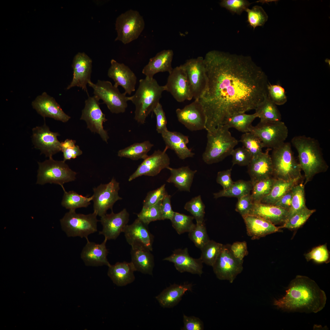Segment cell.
<instances>
[{
  "label": "cell",
  "instance_id": "obj_1",
  "mask_svg": "<svg viewBox=\"0 0 330 330\" xmlns=\"http://www.w3.org/2000/svg\"><path fill=\"white\" fill-rule=\"evenodd\" d=\"M207 82L198 100L207 131L234 115L254 109L267 95L266 75L249 56L216 50L204 58Z\"/></svg>",
  "mask_w": 330,
  "mask_h": 330
},
{
  "label": "cell",
  "instance_id": "obj_2",
  "mask_svg": "<svg viewBox=\"0 0 330 330\" xmlns=\"http://www.w3.org/2000/svg\"><path fill=\"white\" fill-rule=\"evenodd\" d=\"M324 292L309 277L297 275L290 282L285 295L274 300L273 305L287 312L317 313L326 303Z\"/></svg>",
  "mask_w": 330,
  "mask_h": 330
},
{
  "label": "cell",
  "instance_id": "obj_3",
  "mask_svg": "<svg viewBox=\"0 0 330 330\" xmlns=\"http://www.w3.org/2000/svg\"><path fill=\"white\" fill-rule=\"evenodd\" d=\"M291 142L298 152L299 163L306 178L305 184L316 174L326 171L328 166L324 160L318 141L305 135L294 137Z\"/></svg>",
  "mask_w": 330,
  "mask_h": 330
},
{
  "label": "cell",
  "instance_id": "obj_4",
  "mask_svg": "<svg viewBox=\"0 0 330 330\" xmlns=\"http://www.w3.org/2000/svg\"><path fill=\"white\" fill-rule=\"evenodd\" d=\"M165 86H160L154 78L145 77L140 79L138 87L130 101L134 105V119L143 124L146 119L159 103L163 92L166 91Z\"/></svg>",
  "mask_w": 330,
  "mask_h": 330
},
{
  "label": "cell",
  "instance_id": "obj_5",
  "mask_svg": "<svg viewBox=\"0 0 330 330\" xmlns=\"http://www.w3.org/2000/svg\"><path fill=\"white\" fill-rule=\"evenodd\" d=\"M226 125L219 126L207 131V142L202 154V159L206 164H211L222 161L231 155L238 143L233 137Z\"/></svg>",
  "mask_w": 330,
  "mask_h": 330
},
{
  "label": "cell",
  "instance_id": "obj_6",
  "mask_svg": "<svg viewBox=\"0 0 330 330\" xmlns=\"http://www.w3.org/2000/svg\"><path fill=\"white\" fill-rule=\"evenodd\" d=\"M272 149L270 156L273 166V175L277 179L289 181L302 178L301 169L294 157L290 143L285 142Z\"/></svg>",
  "mask_w": 330,
  "mask_h": 330
},
{
  "label": "cell",
  "instance_id": "obj_7",
  "mask_svg": "<svg viewBox=\"0 0 330 330\" xmlns=\"http://www.w3.org/2000/svg\"><path fill=\"white\" fill-rule=\"evenodd\" d=\"M38 166L36 184L41 185L49 183L60 185L64 191V184L74 181L77 173L71 169L63 161L56 160L52 158L42 162Z\"/></svg>",
  "mask_w": 330,
  "mask_h": 330
},
{
  "label": "cell",
  "instance_id": "obj_8",
  "mask_svg": "<svg viewBox=\"0 0 330 330\" xmlns=\"http://www.w3.org/2000/svg\"><path fill=\"white\" fill-rule=\"evenodd\" d=\"M94 211L84 215L69 210L60 220L61 228L68 237H79L87 240L89 235L97 231V223L100 221Z\"/></svg>",
  "mask_w": 330,
  "mask_h": 330
},
{
  "label": "cell",
  "instance_id": "obj_9",
  "mask_svg": "<svg viewBox=\"0 0 330 330\" xmlns=\"http://www.w3.org/2000/svg\"><path fill=\"white\" fill-rule=\"evenodd\" d=\"M88 85L93 88L94 95L101 100L112 113L118 114L125 111L127 102L130 101L131 97H127L124 93H120L118 87L110 82L99 79L96 83L90 81Z\"/></svg>",
  "mask_w": 330,
  "mask_h": 330
},
{
  "label": "cell",
  "instance_id": "obj_10",
  "mask_svg": "<svg viewBox=\"0 0 330 330\" xmlns=\"http://www.w3.org/2000/svg\"><path fill=\"white\" fill-rule=\"evenodd\" d=\"M145 26L144 18L137 10L130 9L121 14L117 18L115 29L117 36L115 41L124 44L137 39Z\"/></svg>",
  "mask_w": 330,
  "mask_h": 330
},
{
  "label": "cell",
  "instance_id": "obj_11",
  "mask_svg": "<svg viewBox=\"0 0 330 330\" xmlns=\"http://www.w3.org/2000/svg\"><path fill=\"white\" fill-rule=\"evenodd\" d=\"M249 130L259 138L264 147L272 149L278 147L285 142L288 132L287 127L281 121H260L255 126L251 125Z\"/></svg>",
  "mask_w": 330,
  "mask_h": 330
},
{
  "label": "cell",
  "instance_id": "obj_12",
  "mask_svg": "<svg viewBox=\"0 0 330 330\" xmlns=\"http://www.w3.org/2000/svg\"><path fill=\"white\" fill-rule=\"evenodd\" d=\"M243 260L236 258L230 249V245H223L221 251L212 266L217 277L232 283L243 271Z\"/></svg>",
  "mask_w": 330,
  "mask_h": 330
},
{
  "label": "cell",
  "instance_id": "obj_13",
  "mask_svg": "<svg viewBox=\"0 0 330 330\" xmlns=\"http://www.w3.org/2000/svg\"><path fill=\"white\" fill-rule=\"evenodd\" d=\"M184 70L195 100H198L204 93L207 79L204 58L201 57L190 59L181 65Z\"/></svg>",
  "mask_w": 330,
  "mask_h": 330
},
{
  "label": "cell",
  "instance_id": "obj_14",
  "mask_svg": "<svg viewBox=\"0 0 330 330\" xmlns=\"http://www.w3.org/2000/svg\"><path fill=\"white\" fill-rule=\"evenodd\" d=\"M119 183L113 178L108 183L101 184L93 189L94 211L101 217L106 214L109 209L112 210L114 204L122 199L118 194Z\"/></svg>",
  "mask_w": 330,
  "mask_h": 330
},
{
  "label": "cell",
  "instance_id": "obj_15",
  "mask_svg": "<svg viewBox=\"0 0 330 330\" xmlns=\"http://www.w3.org/2000/svg\"><path fill=\"white\" fill-rule=\"evenodd\" d=\"M99 101L94 95L89 96L85 101L80 119L86 122L87 128L91 132L98 134L103 141L107 143L109 137L103 126V123L107 119L100 108Z\"/></svg>",
  "mask_w": 330,
  "mask_h": 330
},
{
  "label": "cell",
  "instance_id": "obj_16",
  "mask_svg": "<svg viewBox=\"0 0 330 330\" xmlns=\"http://www.w3.org/2000/svg\"><path fill=\"white\" fill-rule=\"evenodd\" d=\"M32 140L35 147L39 149L49 158L61 151V142L57 139L60 134L51 131L45 123L41 126H37L32 129Z\"/></svg>",
  "mask_w": 330,
  "mask_h": 330
},
{
  "label": "cell",
  "instance_id": "obj_17",
  "mask_svg": "<svg viewBox=\"0 0 330 330\" xmlns=\"http://www.w3.org/2000/svg\"><path fill=\"white\" fill-rule=\"evenodd\" d=\"M148 225L137 218L132 224L125 226L123 232L131 248H142L152 251L154 236Z\"/></svg>",
  "mask_w": 330,
  "mask_h": 330
},
{
  "label": "cell",
  "instance_id": "obj_18",
  "mask_svg": "<svg viewBox=\"0 0 330 330\" xmlns=\"http://www.w3.org/2000/svg\"><path fill=\"white\" fill-rule=\"evenodd\" d=\"M165 86L166 91L178 102L190 101L193 98L186 73L181 65L173 68Z\"/></svg>",
  "mask_w": 330,
  "mask_h": 330
},
{
  "label": "cell",
  "instance_id": "obj_19",
  "mask_svg": "<svg viewBox=\"0 0 330 330\" xmlns=\"http://www.w3.org/2000/svg\"><path fill=\"white\" fill-rule=\"evenodd\" d=\"M167 149L166 147L164 150H156L151 155L148 156L130 176L128 181H131L143 175L154 176L162 170L167 169L170 164V159L166 153Z\"/></svg>",
  "mask_w": 330,
  "mask_h": 330
},
{
  "label": "cell",
  "instance_id": "obj_20",
  "mask_svg": "<svg viewBox=\"0 0 330 330\" xmlns=\"http://www.w3.org/2000/svg\"><path fill=\"white\" fill-rule=\"evenodd\" d=\"M178 121L191 131L205 129L206 118L204 110L197 100L176 110Z\"/></svg>",
  "mask_w": 330,
  "mask_h": 330
},
{
  "label": "cell",
  "instance_id": "obj_21",
  "mask_svg": "<svg viewBox=\"0 0 330 330\" xmlns=\"http://www.w3.org/2000/svg\"><path fill=\"white\" fill-rule=\"evenodd\" d=\"M92 63V59L84 53L79 52L75 56L72 64L73 78L67 90L77 86L81 88L89 96L87 85L91 81Z\"/></svg>",
  "mask_w": 330,
  "mask_h": 330
},
{
  "label": "cell",
  "instance_id": "obj_22",
  "mask_svg": "<svg viewBox=\"0 0 330 330\" xmlns=\"http://www.w3.org/2000/svg\"><path fill=\"white\" fill-rule=\"evenodd\" d=\"M129 219V214L126 209L117 213L112 210L110 214L101 217L100 221L103 228L99 234L103 235L107 240H116L123 232Z\"/></svg>",
  "mask_w": 330,
  "mask_h": 330
},
{
  "label": "cell",
  "instance_id": "obj_23",
  "mask_svg": "<svg viewBox=\"0 0 330 330\" xmlns=\"http://www.w3.org/2000/svg\"><path fill=\"white\" fill-rule=\"evenodd\" d=\"M31 105L37 112L44 119L49 117L65 123L71 118L64 112L55 99L46 92L38 96L32 102Z\"/></svg>",
  "mask_w": 330,
  "mask_h": 330
},
{
  "label": "cell",
  "instance_id": "obj_24",
  "mask_svg": "<svg viewBox=\"0 0 330 330\" xmlns=\"http://www.w3.org/2000/svg\"><path fill=\"white\" fill-rule=\"evenodd\" d=\"M107 75L114 82L115 86L118 87L120 86L124 89L125 94L130 95L135 91L137 77L131 69L123 63L112 59Z\"/></svg>",
  "mask_w": 330,
  "mask_h": 330
},
{
  "label": "cell",
  "instance_id": "obj_25",
  "mask_svg": "<svg viewBox=\"0 0 330 330\" xmlns=\"http://www.w3.org/2000/svg\"><path fill=\"white\" fill-rule=\"evenodd\" d=\"M163 260L173 263L177 270L181 273L186 272L200 276L203 273L201 260L200 258H195L190 256L187 248L175 250L171 255Z\"/></svg>",
  "mask_w": 330,
  "mask_h": 330
},
{
  "label": "cell",
  "instance_id": "obj_26",
  "mask_svg": "<svg viewBox=\"0 0 330 330\" xmlns=\"http://www.w3.org/2000/svg\"><path fill=\"white\" fill-rule=\"evenodd\" d=\"M80 254L81 258L85 265L88 266H98L111 265L107 256L108 253L106 248L107 240L105 239L100 244L90 242L88 239Z\"/></svg>",
  "mask_w": 330,
  "mask_h": 330
},
{
  "label": "cell",
  "instance_id": "obj_27",
  "mask_svg": "<svg viewBox=\"0 0 330 330\" xmlns=\"http://www.w3.org/2000/svg\"><path fill=\"white\" fill-rule=\"evenodd\" d=\"M272 149L267 148L257 156L252 158L248 166V172L252 185L257 182L272 177L273 169L269 151Z\"/></svg>",
  "mask_w": 330,
  "mask_h": 330
},
{
  "label": "cell",
  "instance_id": "obj_28",
  "mask_svg": "<svg viewBox=\"0 0 330 330\" xmlns=\"http://www.w3.org/2000/svg\"><path fill=\"white\" fill-rule=\"evenodd\" d=\"M288 212V210L274 205L255 202L249 215L260 217L276 226L284 224Z\"/></svg>",
  "mask_w": 330,
  "mask_h": 330
},
{
  "label": "cell",
  "instance_id": "obj_29",
  "mask_svg": "<svg viewBox=\"0 0 330 330\" xmlns=\"http://www.w3.org/2000/svg\"><path fill=\"white\" fill-rule=\"evenodd\" d=\"M242 217L246 225L247 234L252 240L259 239L279 230V227L260 217L248 215Z\"/></svg>",
  "mask_w": 330,
  "mask_h": 330
},
{
  "label": "cell",
  "instance_id": "obj_30",
  "mask_svg": "<svg viewBox=\"0 0 330 330\" xmlns=\"http://www.w3.org/2000/svg\"><path fill=\"white\" fill-rule=\"evenodd\" d=\"M173 55L171 50H163L158 53L150 59L143 68L142 73L150 79L153 78L154 75L158 72H167L170 73L173 69L172 62Z\"/></svg>",
  "mask_w": 330,
  "mask_h": 330
},
{
  "label": "cell",
  "instance_id": "obj_31",
  "mask_svg": "<svg viewBox=\"0 0 330 330\" xmlns=\"http://www.w3.org/2000/svg\"><path fill=\"white\" fill-rule=\"evenodd\" d=\"M168 149L174 150L181 159L193 157L195 153L187 147L189 142V137L176 131L167 130L161 134Z\"/></svg>",
  "mask_w": 330,
  "mask_h": 330
},
{
  "label": "cell",
  "instance_id": "obj_32",
  "mask_svg": "<svg viewBox=\"0 0 330 330\" xmlns=\"http://www.w3.org/2000/svg\"><path fill=\"white\" fill-rule=\"evenodd\" d=\"M108 275L114 283L119 286H125L135 280L136 269L131 262H117L108 267Z\"/></svg>",
  "mask_w": 330,
  "mask_h": 330
},
{
  "label": "cell",
  "instance_id": "obj_33",
  "mask_svg": "<svg viewBox=\"0 0 330 330\" xmlns=\"http://www.w3.org/2000/svg\"><path fill=\"white\" fill-rule=\"evenodd\" d=\"M192 286L191 284H174L164 289L156 298L162 307L171 308L179 302L185 293L192 290Z\"/></svg>",
  "mask_w": 330,
  "mask_h": 330
},
{
  "label": "cell",
  "instance_id": "obj_34",
  "mask_svg": "<svg viewBox=\"0 0 330 330\" xmlns=\"http://www.w3.org/2000/svg\"><path fill=\"white\" fill-rule=\"evenodd\" d=\"M167 169L170 171V175L167 182L173 184L180 191L190 192L194 175L197 170H192L188 166L177 168L169 167Z\"/></svg>",
  "mask_w": 330,
  "mask_h": 330
},
{
  "label": "cell",
  "instance_id": "obj_35",
  "mask_svg": "<svg viewBox=\"0 0 330 330\" xmlns=\"http://www.w3.org/2000/svg\"><path fill=\"white\" fill-rule=\"evenodd\" d=\"M151 251L142 248H131V262L136 271L152 275L154 266V257Z\"/></svg>",
  "mask_w": 330,
  "mask_h": 330
},
{
  "label": "cell",
  "instance_id": "obj_36",
  "mask_svg": "<svg viewBox=\"0 0 330 330\" xmlns=\"http://www.w3.org/2000/svg\"><path fill=\"white\" fill-rule=\"evenodd\" d=\"M301 178H298L289 181L276 178L270 193L260 202L274 205L283 196L296 185Z\"/></svg>",
  "mask_w": 330,
  "mask_h": 330
},
{
  "label": "cell",
  "instance_id": "obj_37",
  "mask_svg": "<svg viewBox=\"0 0 330 330\" xmlns=\"http://www.w3.org/2000/svg\"><path fill=\"white\" fill-rule=\"evenodd\" d=\"M257 118L261 122H276L281 121V116L277 105L267 95L255 109Z\"/></svg>",
  "mask_w": 330,
  "mask_h": 330
},
{
  "label": "cell",
  "instance_id": "obj_38",
  "mask_svg": "<svg viewBox=\"0 0 330 330\" xmlns=\"http://www.w3.org/2000/svg\"><path fill=\"white\" fill-rule=\"evenodd\" d=\"M153 145L148 141L135 143L119 151L118 156L134 160L140 159L144 160L148 156V153Z\"/></svg>",
  "mask_w": 330,
  "mask_h": 330
},
{
  "label": "cell",
  "instance_id": "obj_39",
  "mask_svg": "<svg viewBox=\"0 0 330 330\" xmlns=\"http://www.w3.org/2000/svg\"><path fill=\"white\" fill-rule=\"evenodd\" d=\"M253 185L251 181L240 180L234 182L229 188L222 189L219 192L214 193L215 198L217 199L222 197H234L238 199L241 197L250 193Z\"/></svg>",
  "mask_w": 330,
  "mask_h": 330
},
{
  "label": "cell",
  "instance_id": "obj_40",
  "mask_svg": "<svg viewBox=\"0 0 330 330\" xmlns=\"http://www.w3.org/2000/svg\"><path fill=\"white\" fill-rule=\"evenodd\" d=\"M61 204L62 206L69 210H75L82 207H86L92 200V196H84L73 191H64Z\"/></svg>",
  "mask_w": 330,
  "mask_h": 330
},
{
  "label": "cell",
  "instance_id": "obj_41",
  "mask_svg": "<svg viewBox=\"0 0 330 330\" xmlns=\"http://www.w3.org/2000/svg\"><path fill=\"white\" fill-rule=\"evenodd\" d=\"M257 118L255 113L248 114L245 113L234 115L228 118L224 124L230 128H234L244 133L249 132V129L253 121Z\"/></svg>",
  "mask_w": 330,
  "mask_h": 330
},
{
  "label": "cell",
  "instance_id": "obj_42",
  "mask_svg": "<svg viewBox=\"0 0 330 330\" xmlns=\"http://www.w3.org/2000/svg\"><path fill=\"white\" fill-rule=\"evenodd\" d=\"M223 244L210 240L200 249V258L203 263L212 266L222 250Z\"/></svg>",
  "mask_w": 330,
  "mask_h": 330
},
{
  "label": "cell",
  "instance_id": "obj_43",
  "mask_svg": "<svg viewBox=\"0 0 330 330\" xmlns=\"http://www.w3.org/2000/svg\"><path fill=\"white\" fill-rule=\"evenodd\" d=\"M315 211V210L309 209L306 206L288 218L282 226L279 228L290 229H298L303 225Z\"/></svg>",
  "mask_w": 330,
  "mask_h": 330
},
{
  "label": "cell",
  "instance_id": "obj_44",
  "mask_svg": "<svg viewBox=\"0 0 330 330\" xmlns=\"http://www.w3.org/2000/svg\"><path fill=\"white\" fill-rule=\"evenodd\" d=\"M275 179L271 177L258 181L253 184L251 194L254 203L260 202L269 194Z\"/></svg>",
  "mask_w": 330,
  "mask_h": 330
},
{
  "label": "cell",
  "instance_id": "obj_45",
  "mask_svg": "<svg viewBox=\"0 0 330 330\" xmlns=\"http://www.w3.org/2000/svg\"><path fill=\"white\" fill-rule=\"evenodd\" d=\"M194 219L192 216L174 212L170 220L173 228L180 235L185 232L189 233L193 229L195 225L193 221Z\"/></svg>",
  "mask_w": 330,
  "mask_h": 330
},
{
  "label": "cell",
  "instance_id": "obj_46",
  "mask_svg": "<svg viewBox=\"0 0 330 330\" xmlns=\"http://www.w3.org/2000/svg\"><path fill=\"white\" fill-rule=\"evenodd\" d=\"M240 141L251 154L253 158L255 157L263 152V145L259 138L254 134L248 132L241 136Z\"/></svg>",
  "mask_w": 330,
  "mask_h": 330
},
{
  "label": "cell",
  "instance_id": "obj_47",
  "mask_svg": "<svg viewBox=\"0 0 330 330\" xmlns=\"http://www.w3.org/2000/svg\"><path fill=\"white\" fill-rule=\"evenodd\" d=\"M205 207L200 195L192 198L185 203L184 207V209L192 215L196 222L204 221Z\"/></svg>",
  "mask_w": 330,
  "mask_h": 330
},
{
  "label": "cell",
  "instance_id": "obj_48",
  "mask_svg": "<svg viewBox=\"0 0 330 330\" xmlns=\"http://www.w3.org/2000/svg\"><path fill=\"white\" fill-rule=\"evenodd\" d=\"M292 196L291 205L289 210L287 219L306 206L304 185L302 184H296L292 188Z\"/></svg>",
  "mask_w": 330,
  "mask_h": 330
},
{
  "label": "cell",
  "instance_id": "obj_49",
  "mask_svg": "<svg viewBox=\"0 0 330 330\" xmlns=\"http://www.w3.org/2000/svg\"><path fill=\"white\" fill-rule=\"evenodd\" d=\"M188 233L189 238L200 249L210 240L204 221L196 222L193 229Z\"/></svg>",
  "mask_w": 330,
  "mask_h": 330
},
{
  "label": "cell",
  "instance_id": "obj_50",
  "mask_svg": "<svg viewBox=\"0 0 330 330\" xmlns=\"http://www.w3.org/2000/svg\"><path fill=\"white\" fill-rule=\"evenodd\" d=\"M245 11L247 14V21L254 30L257 27L263 26L268 20V15L260 6H255L251 9H247Z\"/></svg>",
  "mask_w": 330,
  "mask_h": 330
},
{
  "label": "cell",
  "instance_id": "obj_51",
  "mask_svg": "<svg viewBox=\"0 0 330 330\" xmlns=\"http://www.w3.org/2000/svg\"><path fill=\"white\" fill-rule=\"evenodd\" d=\"M161 201L148 208H142L140 212L137 214L138 218L148 225L152 222L162 220Z\"/></svg>",
  "mask_w": 330,
  "mask_h": 330
},
{
  "label": "cell",
  "instance_id": "obj_52",
  "mask_svg": "<svg viewBox=\"0 0 330 330\" xmlns=\"http://www.w3.org/2000/svg\"><path fill=\"white\" fill-rule=\"evenodd\" d=\"M267 96L276 105H280L287 101L284 89L279 84H271L269 82L267 87Z\"/></svg>",
  "mask_w": 330,
  "mask_h": 330
},
{
  "label": "cell",
  "instance_id": "obj_53",
  "mask_svg": "<svg viewBox=\"0 0 330 330\" xmlns=\"http://www.w3.org/2000/svg\"><path fill=\"white\" fill-rule=\"evenodd\" d=\"M308 261L313 260L316 263H327L329 260V255L327 244L319 246L313 248L305 255Z\"/></svg>",
  "mask_w": 330,
  "mask_h": 330
},
{
  "label": "cell",
  "instance_id": "obj_54",
  "mask_svg": "<svg viewBox=\"0 0 330 330\" xmlns=\"http://www.w3.org/2000/svg\"><path fill=\"white\" fill-rule=\"evenodd\" d=\"M75 141L68 139L61 142V151L63 153V161L65 162L72 159H75L82 154V151L78 145H75Z\"/></svg>",
  "mask_w": 330,
  "mask_h": 330
},
{
  "label": "cell",
  "instance_id": "obj_55",
  "mask_svg": "<svg viewBox=\"0 0 330 330\" xmlns=\"http://www.w3.org/2000/svg\"><path fill=\"white\" fill-rule=\"evenodd\" d=\"M251 3L246 0H222L220 3V6L233 14L240 15L248 8Z\"/></svg>",
  "mask_w": 330,
  "mask_h": 330
},
{
  "label": "cell",
  "instance_id": "obj_56",
  "mask_svg": "<svg viewBox=\"0 0 330 330\" xmlns=\"http://www.w3.org/2000/svg\"><path fill=\"white\" fill-rule=\"evenodd\" d=\"M167 194L165 184L156 189L149 192L143 201L142 208H147L155 205L162 200Z\"/></svg>",
  "mask_w": 330,
  "mask_h": 330
},
{
  "label": "cell",
  "instance_id": "obj_57",
  "mask_svg": "<svg viewBox=\"0 0 330 330\" xmlns=\"http://www.w3.org/2000/svg\"><path fill=\"white\" fill-rule=\"evenodd\" d=\"M231 155L232 156L233 166L237 164L240 166H248L253 158L251 154L243 146L234 149Z\"/></svg>",
  "mask_w": 330,
  "mask_h": 330
},
{
  "label": "cell",
  "instance_id": "obj_58",
  "mask_svg": "<svg viewBox=\"0 0 330 330\" xmlns=\"http://www.w3.org/2000/svg\"><path fill=\"white\" fill-rule=\"evenodd\" d=\"M238 200L235 211L242 217L249 215L254 204L251 194L244 195L238 199Z\"/></svg>",
  "mask_w": 330,
  "mask_h": 330
},
{
  "label": "cell",
  "instance_id": "obj_59",
  "mask_svg": "<svg viewBox=\"0 0 330 330\" xmlns=\"http://www.w3.org/2000/svg\"><path fill=\"white\" fill-rule=\"evenodd\" d=\"M156 118V130L162 134L168 130L167 119L161 104L159 103L153 110Z\"/></svg>",
  "mask_w": 330,
  "mask_h": 330
},
{
  "label": "cell",
  "instance_id": "obj_60",
  "mask_svg": "<svg viewBox=\"0 0 330 330\" xmlns=\"http://www.w3.org/2000/svg\"><path fill=\"white\" fill-rule=\"evenodd\" d=\"M183 330H203L204 325L203 322L197 317L194 316L183 315Z\"/></svg>",
  "mask_w": 330,
  "mask_h": 330
},
{
  "label": "cell",
  "instance_id": "obj_61",
  "mask_svg": "<svg viewBox=\"0 0 330 330\" xmlns=\"http://www.w3.org/2000/svg\"><path fill=\"white\" fill-rule=\"evenodd\" d=\"M232 169H230L218 172L216 178L217 183L221 185L224 190L230 187L233 183L231 177Z\"/></svg>",
  "mask_w": 330,
  "mask_h": 330
},
{
  "label": "cell",
  "instance_id": "obj_62",
  "mask_svg": "<svg viewBox=\"0 0 330 330\" xmlns=\"http://www.w3.org/2000/svg\"><path fill=\"white\" fill-rule=\"evenodd\" d=\"M230 249L235 257L240 260H243L244 257L248 254L247 245L245 241L234 242L230 245Z\"/></svg>",
  "mask_w": 330,
  "mask_h": 330
},
{
  "label": "cell",
  "instance_id": "obj_63",
  "mask_svg": "<svg viewBox=\"0 0 330 330\" xmlns=\"http://www.w3.org/2000/svg\"><path fill=\"white\" fill-rule=\"evenodd\" d=\"M171 197V196L167 193L162 200L161 209L163 220H170L173 216L174 212L172 208Z\"/></svg>",
  "mask_w": 330,
  "mask_h": 330
},
{
  "label": "cell",
  "instance_id": "obj_64",
  "mask_svg": "<svg viewBox=\"0 0 330 330\" xmlns=\"http://www.w3.org/2000/svg\"><path fill=\"white\" fill-rule=\"evenodd\" d=\"M292 188L274 204L289 211L291 205Z\"/></svg>",
  "mask_w": 330,
  "mask_h": 330
}]
</instances>
